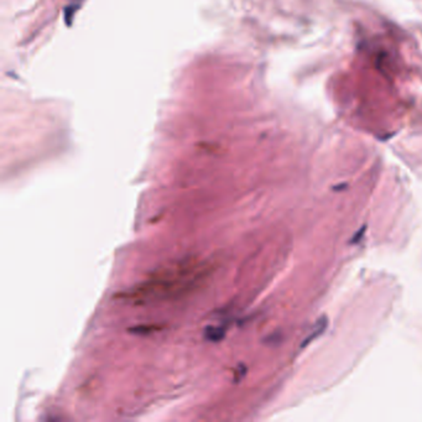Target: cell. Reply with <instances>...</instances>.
<instances>
[{"label": "cell", "mask_w": 422, "mask_h": 422, "mask_svg": "<svg viewBox=\"0 0 422 422\" xmlns=\"http://www.w3.org/2000/svg\"><path fill=\"white\" fill-rule=\"evenodd\" d=\"M212 269L205 262L196 258H186L173 265H166L151 273L140 284L118 292L115 297L136 305L161 301V300L180 299L196 290L210 275Z\"/></svg>", "instance_id": "1"}, {"label": "cell", "mask_w": 422, "mask_h": 422, "mask_svg": "<svg viewBox=\"0 0 422 422\" xmlns=\"http://www.w3.org/2000/svg\"><path fill=\"white\" fill-rule=\"evenodd\" d=\"M327 326H328V318H327V316H321V317L315 322V324H313L310 334H308V336L306 337L305 341L302 342L301 347L302 348L307 347L311 342L315 341L316 338H318V337L322 336V334L324 333V331H326Z\"/></svg>", "instance_id": "2"}, {"label": "cell", "mask_w": 422, "mask_h": 422, "mask_svg": "<svg viewBox=\"0 0 422 422\" xmlns=\"http://www.w3.org/2000/svg\"><path fill=\"white\" fill-rule=\"evenodd\" d=\"M161 329H163V327L160 326V324L149 323V324H139V326L130 327L128 331H129V333L135 334V336H150V334H154V333H156V332H160Z\"/></svg>", "instance_id": "3"}, {"label": "cell", "mask_w": 422, "mask_h": 422, "mask_svg": "<svg viewBox=\"0 0 422 422\" xmlns=\"http://www.w3.org/2000/svg\"><path fill=\"white\" fill-rule=\"evenodd\" d=\"M204 337L210 342H221L226 337V328L218 326L205 327Z\"/></svg>", "instance_id": "4"}, {"label": "cell", "mask_w": 422, "mask_h": 422, "mask_svg": "<svg viewBox=\"0 0 422 422\" xmlns=\"http://www.w3.org/2000/svg\"><path fill=\"white\" fill-rule=\"evenodd\" d=\"M365 229H366V227H365V226H364L363 228H360L359 231H358L357 233H355V236L353 237V239H352V241H350V242H352L353 244H357V243H359V242H360V239H362L363 237H364V232H365Z\"/></svg>", "instance_id": "5"}]
</instances>
